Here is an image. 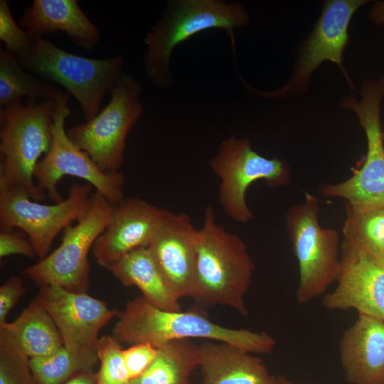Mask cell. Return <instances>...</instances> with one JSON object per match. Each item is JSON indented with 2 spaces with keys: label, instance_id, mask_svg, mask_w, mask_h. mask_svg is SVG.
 <instances>
[{
  "label": "cell",
  "instance_id": "6da1fadb",
  "mask_svg": "<svg viewBox=\"0 0 384 384\" xmlns=\"http://www.w3.org/2000/svg\"><path fill=\"white\" fill-rule=\"evenodd\" d=\"M119 342L160 347L170 341L191 338L216 341L251 353H270L276 340L265 331L231 329L210 321L197 310L166 311L142 297L127 302L112 331Z\"/></svg>",
  "mask_w": 384,
  "mask_h": 384
},
{
  "label": "cell",
  "instance_id": "7a4b0ae2",
  "mask_svg": "<svg viewBox=\"0 0 384 384\" xmlns=\"http://www.w3.org/2000/svg\"><path fill=\"white\" fill-rule=\"evenodd\" d=\"M255 268L245 243L216 222L208 205L197 232L191 297L203 306H227L246 316L245 297Z\"/></svg>",
  "mask_w": 384,
  "mask_h": 384
},
{
  "label": "cell",
  "instance_id": "3957f363",
  "mask_svg": "<svg viewBox=\"0 0 384 384\" xmlns=\"http://www.w3.org/2000/svg\"><path fill=\"white\" fill-rule=\"evenodd\" d=\"M249 14L239 3L223 0H171L144 38V68L157 88L173 83L170 61L174 48L196 34L211 28L224 30L235 52V29L248 25Z\"/></svg>",
  "mask_w": 384,
  "mask_h": 384
},
{
  "label": "cell",
  "instance_id": "277c9868",
  "mask_svg": "<svg viewBox=\"0 0 384 384\" xmlns=\"http://www.w3.org/2000/svg\"><path fill=\"white\" fill-rule=\"evenodd\" d=\"M57 99L18 100L0 108V190L19 191L35 201L45 199L34 171L52 144Z\"/></svg>",
  "mask_w": 384,
  "mask_h": 384
},
{
  "label": "cell",
  "instance_id": "5b68a950",
  "mask_svg": "<svg viewBox=\"0 0 384 384\" xmlns=\"http://www.w3.org/2000/svg\"><path fill=\"white\" fill-rule=\"evenodd\" d=\"M23 68L65 89L78 102L86 121L95 117L104 96L123 75L120 55L102 59L82 57L35 36L29 50L18 57Z\"/></svg>",
  "mask_w": 384,
  "mask_h": 384
},
{
  "label": "cell",
  "instance_id": "8992f818",
  "mask_svg": "<svg viewBox=\"0 0 384 384\" xmlns=\"http://www.w3.org/2000/svg\"><path fill=\"white\" fill-rule=\"evenodd\" d=\"M361 100L345 97L341 107L356 113L365 132L367 152L363 164L348 178L336 183H323L319 192L329 198H339L356 210L384 208V139L380 121L384 96V75L377 80H364Z\"/></svg>",
  "mask_w": 384,
  "mask_h": 384
},
{
  "label": "cell",
  "instance_id": "52a82bcc",
  "mask_svg": "<svg viewBox=\"0 0 384 384\" xmlns=\"http://www.w3.org/2000/svg\"><path fill=\"white\" fill-rule=\"evenodd\" d=\"M302 202L288 209L285 223L299 265L296 299L304 304L323 294L336 282L341 260L339 235L319 223V200L305 193Z\"/></svg>",
  "mask_w": 384,
  "mask_h": 384
},
{
  "label": "cell",
  "instance_id": "ba28073f",
  "mask_svg": "<svg viewBox=\"0 0 384 384\" xmlns=\"http://www.w3.org/2000/svg\"><path fill=\"white\" fill-rule=\"evenodd\" d=\"M142 90L134 75L124 73L110 92L106 107L91 119L67 131L70 139L104 172H119L127 137L144 112Z\"/></svg>",
  "mask_w": 384,
  "mask_h": 384
},
{
  "label": "cell",
  "instance_id": "9c48e42d",
  "mask_svg": "<svg viewBox=\"0 0 384 384\" xmlns=\"http://www.w3.org/2000/svg\"><path fill=\"white\" fill-rule=\"evenodd\" d=\"M114 205L98 192L93 193L87 213L75 225L63 230L60 245L23 274L41 287L56 285L75 292H86L90 283L88 254L106 228Z\"/></svg>",
  "mask_w": 384,
  "mask_h": 384
},
{
  "label": "cell",
  "instance_id": "30bf717a",
  "mask_svg": "<svg viewBox=\"0 0 384 384\" xmlns=\"http://www.w3.org/2000/svg\"><path fill=\"white\" fill-rule=\"evenodd\" d=\"M209 166L220 178V206L232 220L240 223L255 218L245 199L252 183L264 181L270 187H283L289 184L292 176L286 160L267 159L252 149L249 139L233 135L222 142Z\"/></svg>",
  "mask_w": 384,
  "mask_h": 384
},
{
  "label": "cell",
  "instance_id": "8fae6325",
  "mask_svg": "<svg viewBox=\"0 0 384 384\" xmlns=\"http://www.w3.org/2000/svg\"><path fill=\"white\" fill-rule=\"evenodd\" d=\"M69 93H63L56 100L51 124L52 144L49 151L38 162L34 180L39 191L59 203L63 200L57 186L65 176L86 181L109 202L116 205L124 199V176L122 172L106 173L79 149L68 137L65 124L71 111L68 106Z\"/></svg>",
  "mask_w": 384,
  "mask_h": 384
},
{
  "label": "cell",
  "instance_id": "7c38bea8",
  "mask_svg": "<svg viewBox=\"0 0 384 384\" xmlns=\"http://www.w3.org/2000/svg\"><path fill=\"white\" fill-rule=\"evenodd\" d=\"M368 2L367 0L325 1L316 23L302 46L289 81L272 91H260L251 87L237 73L245 90L255 96L276 100L304 93L312 74L326 61L339 67L353 89V83L343 66V53L348 43L351 20L356 11Z\"/></svg>",
  "mask_w": 384,
  "mask_h": 384
},
{
  "label": "cell",
  "instance_id": "4fadbf2b",
  "mask_svg": "<svg viewBox=\"0 0 384 384\" xmlns=\"http://www.w3.org/2000/svg\"><path fill=\"white\" fill-rule=\"evenodd\" d=\"M92 188L88 183L72 184L65 199L49 205L19 191L0 190V231L22 230L41 260L48 255L58 233L87 213Z\"/></svg>",
  "mask_w": 384,
  "mask_h": 384
},
{
  "label": "cell",
  "instance_id": "5bb4252c",
  "mask_svg": "<svg viewBox=\"0 0 384 384\" xmlns=\"http://www.w3.org/2000/svg\"><path fill=\"white\" fill-rule=\"evenodd\" d=\"M36 299L54 321L64 347L86 372L94 371L99 333L117 311L87 292L56 285L41 287Z\"/></svg>",
  "mask_w": 384,
  "mask_h": 384
},
{
  "label": "cell",
  "instance_id": "9a60e30c",
  "mask_svg": "<svg viewBox=\"0 0 384 384\" xmlns=\"http://www.w3.org/2000/svg\"><path fill=\"white\" fill-rule=\"evenodd\" d=\"M336 287L323 298L331 311L356 309L384 321V263L352 242L341 245Z\"/></svg>",
  "mask_w": 384,
  "mask_h": 384
},
{
  "label": "cell",
  "instance_id": "2e32d148",
  "mask_svg": "<svg viewBox=\"0 0 384 384\" xmlns=\"http://www.w3.org/2000/svg\"><path fill=\"white\" fill-rule=\"evenodd\" d=\"M166 210L139 198L114 205L111 218L92 249L97 264L109 270L129 252L147 247Z\"/></svg>",
  "mask_w": 384,
  "mask_h": 384
},
{
  "label": "cell",
  "instance_id": "e0dca14e",
  "mask_svg": "<svg viewBox=\"0 0 384 384\" xmlns=\"http://www.w3.org/2000/svg\"><path fill=\"white\" fill-rule=\"evenodd\" d=\"M197 232L186 213L166 210L148 246L180 299L192 293Z\"/></svg>",
  "mask_w": 384,
  "mask_h": 384
},
{
  "label": "cell",
  "instance_id": "ac0fdd59",
  "mask_svg": "<svg viewBox=\"0 0 384 384\" xmlns=\"http://www.w3.org/2000/svg\"><path fill=\"white\" fill-rule=\"evenodd\" d=\"M340 363L350 384H384V321L358 314L339 341Z\"/></svg>",
  "mask_w": 384,
  "mask_h": 384
},
{
  "label": "cell",
  "instance_id": "d6986e66",
  "mask_svg": "<svg viewBox=\"0 0 384 384\" xmlns=\"http://www.w3.org/2000/svg\"><path fill=\"white\" fill-rule=\"evenodd\" d=\"M20 26L35 35L64 32L77 46L94 48L100 31L82 11L77 0H33L24 11Z\"/></svg>",
  "mask_w": 384,
  "mask_h": 384
},
{
  "label": "cell",
  "instance_id": "ffe728a7",
  "mask_svg": "<svg viewBox=\"0 0 384 384\" xmlns=\"http://www.w3.org/2000/svg\"><path fill=\"white\" fill-rule=\"evenodd\" d=\"M199 347L201 384H272L263 361L230 343L203 341Z\"/></svg>",
  "mask_w": 384,
  "mask_h": 384
},
{
  "label": "cell",
  "instance_id": "44dd1931",
  "mask_svg": "<svg viewBox=\"0 0 384 384\" xmlns=\"http://www.w3.org/2000/svg\"><path fill=\"white\" fill-rule=\"evenodd\" d=\"M124 286H136L143 298L166 311H180V298L174 292L147 247L137 248L124 256L110 270Z\"/></svg>",
  "mask_w": 384,
  "mask_h": 384
},
{
  "label": "cell",
  "instance_id": "7402d4cb",
  "mask_svg": "<svg viewBox=\"0 0 384 384\" xmlns=\"http://www.w3.org/2000/svg\"><path fill=\"white\" fill-rule=\"evenodd\" d=\"M5 329L31 358L50 354L64 346L52 317L36 299Z\"/></svg>",
  "mask_w": 384,
  "mask_h": 384
},
{
  "label": "cell",
  "instance_id": "603a6c76",
  "mask_svg": "<svg viewBox=\"0 0 384 384\" xmlns=\"http://www.w3.org/2000/svg\"><path fill=\"white\" fill-rule=\"evenodd\" d=\"M198 363V345L189 339L170 341L159 347L151 366L129 384H189Z\"/></svg>",
  "mask_w": 384,
  "mask_h": 384
},
{
  "label": "cell",
  "instance_id": "cb8c5ba5",
  "mask_svg": "<svg viewBox=\"0 0 384 384\" xmlns=\"http://www.w3.org/2000/svg\"><path fill=\"white\" fill-rule=\"evenodd\" d=\"M63 92L56 85L26 71L16 55L0 50V108L23 97L55 100Z\"/></svg>",
  "mask_w": 384,
  "mask_h": 384
},
{
  "label": "cell",
  "instance_id": "d4e9b609",
  "mask_svg": "<svg viewBox=\"0 0 384 384\" xmlns=\"http://www.w3.org/2000/svg\"><path fill=\"white\" fill-rule=\"evenodd\" d=\"M343 238L384 263V208L356 210L346 203Z\"/></svg>",
  "mask_w": 384,
  "mask_h": 384
},
{
  "label": "cell",
  "instance_id": "484cf974",
  "mask_svg": "<svg viewBox=\"0 0 384 384\" xmlns=\"http://www.w3.org/2000/svg\"><path fill=\"white\" fill-rule=\"evenodd\" d=\"M29 362L37 384H64L87 373L64 346L50 354L31 358Z\"/></svg>",
  "mask_w": 384,
  "mask_h": 384
},
{
  "label": "cell",
  "instance_id": "4316f807",
  "mask_svg": "<svg viewBox=\"0 0 384 384\" xmlns=\"http://www.w3.org/2000/svg\"><path fill=\"white\" fill-rule=\"evenodd\" d=\"M29 361L14 338L0 329V384H37Z\"/></svg>",
  "mask_w": 384,
  "mask_h": 384
},
{
  "label": "cell",
  "instance_id": "83f0119b",
  "mask_svg": "<svg viewBox=\"0 0 384 384\" xmlns=\"http://www.w3.org/2000/svg\"><path fill=\"white\" fill-rule=\"evenodd\" d=\"M97 354L100 362L97 384H129L131 380L123 358V349L113 336L100 338Z\"/></svg>",
  "mask_w": 384,
  "mask_h": 384
},
{
  "label": "cell",
  "instance_id": "f1b7e54d",
  "mask_svg": "<svg viewBox=\"0 0 384 384\" xmlns=\"http://www.w3.org/2000/svg\"><path fill=\"white\" fill-rule=\"evenodd\" d=\"M35 35L23 28L13 17L6 0L0 1V40L6 50L19 57L33 45Z\"/></svg>",
  "mask_w": 384,
  "mask_h": 384
},
{
  "label": "cell",
  "instance_id": "f546056e",
  "mask_svg": "<svg viewBox=\"0 0 384 384\" xmlns=\"http://www.w3.org/2000/svg\"><path fill=\"white\" fill-rule=\"evenodd\" d=\"M159 348L149 343H137L123 349V358L130 379L142 375L154 362Z\"/></svg>",
  "mask_w": 384,
  "mask_h": 384
},
{
  "label": "cell",
  "instance_id": "4dcf8cb0",
  "mask_svg": "<svg viewBox=\"0 0 384 384\" xmlns=\"http://www.w3.org/2000/svg\"><path fill=\"white\" fill-rule=\"evenodd\" d=\"M21 277L14 276L0 287V328L4 326L6 317L24 293Z\"/></svg>",
  "mask_w": 384,
  "mask_h": 384
},
{
  "label": "cell",
  "instance_id": "1f68e13d",
  "mask_svg": "<svg viewBox=\"0 0 384 384\" xmlns=\"http://www.w3.org/2000/svg\"><path fill=\"white\" fill-rule=\"evenodd\" d=\"M21 255L30 258L37 256L28 239H25L13 231L0 232V257Z\"/></svg>",
  "mask_w": 384,
  "mask_h": 384
},
{
  "label": "cell",
  "instance_id": "d6a6232c",
  "mask_svg": "<svg viewBox=\"0 0 384 384\" xmlns=\"http://www.w3.org/2000/svg\"><path fill=\"white\" fill-rule=\"evenodd\" d=\"M369 18L375 26H384V1H375L369 11Z\"/></svg>",
  "mask_w": 384,
  "mask_h": 384
},
{
  "label": "cell",
  "instance_id": "836d02e7",
  "mask_svg": "<svg viewBox=\"0 0 384 384\" xmlns=\"http://www.w3.org/2000/svg\"><path fill=\"white\" fill-rule=\"evenodd\" d=\"M64 384H97V375L94 371L83 373Z\"/></svg>",
  "mask_w": 384,
  "mask_h": 384
},
{
  "label": "cell",
  "instance_id": "e575fe53",
  "mask_svg": "<svg viewBox=\"0 0 384 384\" xmlns=\"http://www.w3.org/2000/svg\"><path fill=\"white\" fill-rule=\"evenodd\" d=\"M272 384H297L294 383H292L291 380L287 379L285 376L282 375H279L277 376H274V381Z\"/></svg>",
  "mask_w": 384,
  "mask_h": 384
},
{
  "label": "cell",
  "instance_id": "d590c367",
  "mask_svg": "<svg viewBox=\"0 0 384 384\" xmlns=\"http://www.w3.org/2000/svg\"><path fill=\"white\" fill-rule=\"evenodd\" d=\"M383 139H384V129H383Z\"/></svg>",
  "mask_w": 384,
  "mask_h": 384
}]
</instances>
